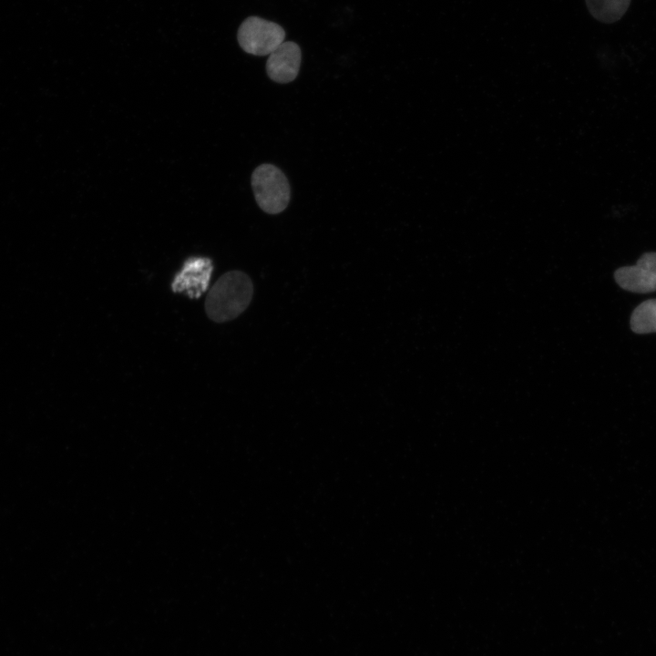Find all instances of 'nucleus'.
Listing matches in <instances>:
<instances>
[{
	"label": "nucleus",
	"mask_w": 656,
	"mask_h": 656,
	"mask_svg": "<svg viewBox=\"0 0 656 656\" xmlns=\"http://www.w3.org/2000/svg\"><path fill=\"white\" fill-rule=\"evenodd\" d=\"M631 0H585L589 14L601 23L620 20L627 12Z\"/></svg>",
	"instance_id": "7"
},
{
	"label": "nucleus",
	"mask_w": 656,
	"mask_h": 656,
	"mask_svg": "<svg viewBox=\"0 0 656 656\" xmlns=\"http://www.w3.org/2000/svg\"><path fill=\"white\" fill-rule=\"evenodd\" d=\"M284 38L285 31L280 25L255 15L247 17L237 33L242 50L254 56L270 55Z\"/></svg>",
	"instance_id": "3"
},
{
	"label": "nucleus",
	"mask_w": 656,
	"mask_h": 656,
	"mask_svg": "<svg viewBox=\"0 0 656 656\" xmlns=\"http://www.w3.org/2000/svg\"><path fill=\"white\" fill-rule=\"evenodd\" d=\"M251 188L259 207L266 213L283 211L290 201L291 189L284 173L272 164H261L251 174Z\"/></svg>",
	"instance_id": "2"
},
{
	"label": "nucleus",
	"mask_w": 656,
	"mask_h": 656,
	"mask_svg": "<svg viewBox=\"0 0 656 656\" xmlns=\"http://www.w3.org/2000/svg\"><path fill=\"white\" fill-rule=\"evenodd\" d=\"M213 272V264L207 257L187 259L181 270L175 275L171 289L191 299L200 298L208 289Z\"/></svg>",
	"instance_id": "4"
},
{
	"label": "nucleus",
	"mask_w": 656,
	"mask_h": 656,
	"mask_svg": "<svg viewBox=\"0 0 656 656\" xmlns=\"http://www.w3.org/2000/svg\"><path fill=\"white\" fill-rule=\"evenodd\" d=\"M253 295V284L243 272L230 271L212 285L205 301V312L215 323L237 318L249 306Z\"/></svg>",
	"instance_id": "1"
},
{
	"label": "nucleus",
	"mask_w": 656,
	"mask_h": 656,
	"mask_svg": "<svg viewBox=\"0 0 656 656\" xmlns=\"http://www.w3.org/2000/svg\"><path fill=\"white\" fill-rule=\"evenodd\" d=\"M615 281L624 290L647 293L656 291V252H646L633 266L618 269Z\"/></svg>",
	"instance_id": "5"
},
{
	"label": "nucleus",
	"mask_w": 656,
	"mask_h": 656,
	"mask_svg": "<svg viewBox=\"0 0 656 656\" xmlns=\"http://www.w3.org/2000/svg\"><path fill=\"white\" fill-rule=\"evenodd\" d=\"M630 328L636 333H656V299L644 301L634 309Z\"/></svg>",
	"instance_id": "8"
},
{
	"label": "nucleus",
	"mask_w": 656,
	"mask_h": 656,
	"mask_svg": "<svg viewBox=\"0 0 656 656\" xmlns=\"http://www.w3.org/2000/svg\"><path fill=\"white\" fill-rule=\"evenodd\" d=\"M301 59L300 46L292 41L283 42L269 56L266 62L267 75L277 83L292 82L299 73Z\"/></svg>",
	"instance_id": "6"
}]
</instances>
